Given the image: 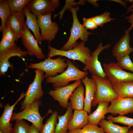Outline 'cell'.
I'll return each instance as SVG.
<instances>
[{
    "mask_svg": "<svg viewBox=\"0 0 133 133\" xmlns=\"http://www.w3.org/2000/svg\"><path fill=\"white\" fill-rule=\"evenodd\" d=\"M49 51L48 57L51 58L56 56H65L74 60L79 61L85 64L87 58L90 56V49L85 46V42L82 41L73 49L67 50H58L48 45Z\"/></svg>",
    "mask_w": 133,
    "mask_h": 133,
    "instance_id": "obj_6",
    "label": "cell"
},
{
    "mask_svg": "<svg viewBox=\"0 0 133 133\" xmlns=\"http://www.w3.org/2000/svg\"><path fill=\"white\" fill-rule=\"evenodd\" d=\"M110 15V12L106 11L101 14L93 17L90 18L98 26L102 27L105 24L115 20V18L111 17Z\"/></svg>",
    "mask_w": 133,
    "mask_h": 133,
    "instance_id": "obj_32",
    "label": "cell"
},
{
    "mask_svg": "<svg viewBox=\"0 0 133 133\" xmlns=\"http://www.w3.org/2000/svg\"><path fill=\"white\" fill-rule=\"evenodd\" d=\"M15 44V43H12L9 42L3 37L2 36L0 42V51L6 49L13 46Z\"/></svg>",
    "mask_w": 133,
    "mask_h": 133,
    "instance_id": "obj_38",
    "label": "cell"
},
{
    "mask_svg": "<svg viewBox=\"0 0 133 133\" xmlns=\"http://www.w3.org/2000/svg\"><path fill=\"white\" fill-rule=\"evenodd\" d=\"M129 32L128 29L126 30L123 36L113 46V55L116 58L129 55L133 52V48L130 44L131 36Z\"/></svg>",
    "mask_w": 133,
    "mask_h": 133,
    "instance_id": "obj_17",
    "label": "cell"
},
{
    "mask_svg": "<svg viewBox=\"0 0 133 133\" xmlns=\"http://www.w3.org/2000/svg\"><path fill=\"white\" fill-rule=\"evenodd\" d=\"M73 109L70 102L68 103L67 110L62 116L58 115V122L56 125L55 133H67L68 124L73 115Z\"/></svg>",
    "mask_w": 133,
    "mask_h": 133,
    "instance_id": "obj_23",
    "label": "cell"
},
{
    "mask_svg": "<svg viewBox=\"0 0 133 133\" xmlns=\"http://www.w3.org/2000/svg\"><path fill=\"white\" fill-rule=\"evenodd\" d=\"M68 133H106L101 127L98 125L87 124L81 129L69 131Z\"/></svg>",
    "mask_w": 133,
    "mask_h": 133,
    "instance_id": "obj_29",
    "label": "cell"
},
{
    "mask_svg": "<svg viewBox=\"0 0 133 133\" xmlns=\"http://www.w3.org/2000/svg\"><path fill=\"white\" fill-rule=\"evenodd\" d=\"M105 74L113 84L120 82L133 81V73L123 70L117 63L103 64Z\"/></svg>",
    "mask_w": 133,
    "mask_h": 133,
    "instance_id": "obj_9",
    "label": "cell"
},
{
    "mask_svg": "<svg viewBox=\"0 0 133 133\" xmlns=\"http://www.w3.org/2000/svg\"><path fill=\"white\" fill-rule=\"evenodd\" d=\"M31 0H7L11 11L21 12L23 11Z\"/></svg>",
    "mask_w": 133,
    "mask_h": 133,
    "instance_id": "obj_31",
    "label": "cell"
},
{
    "mask_svg": "<svg viewBox=\"0 0 133 133\" xmlns=\"http://www.w3.org/2000/svg\"><path fill=\"white\" fill-rule=\"evenodd\" d=\"M2 36L9 42L15 43L20 37L10 27H5L2 31Z\"/></svg>",
    "mask_w": 133,
    "mask_h": 133,
    "instance_id": "obj_35",
    "label": "cell"
},
{
    "mask_svg": "<svg viewBox=\"0 0 133 133\" xmlns=\"http://www.w3.org/2000/svg\"><path fill=\"white\" fill-rule=\"evenodd\" d=\"M58 116L57 111H55L52 112L45 124L43 125L40 133H55L57 123Z\"/></svg>",
    "mask_w": 133,
    "mask_h": 133,
    "instance_id": "obj_27",
    "label": "cell"
},
{
    "mask_svg": "<svg viewBox=\"0 0 133 133\" xmlns=\"http://www.w3.org/2000/svg\"><path fill=\"white\" fill-rule=\"evenodd\" d=\"M128 133H133V130L131 129L129 130Z\"/></svg>",
    "mask_w": 133,
    "mask_h": 133,
    "instance_id": "obj_44",
    "label": "cell"
},
{
    "mask_svg": "<svg viewBox=\"0 0 133 133\" xmlns=\"http://www.w3.org/2000/svg\"><path fill=\"white\" fill-rule=\"evenodd\" d=\"M85 91L84 87L81 83L73 92L69 98L73 109L83 110Z\"/></svg>",
    "mask_w": 133,
    "mask_h": 133,
    "instance_id": "obj_22",
    "label": "cell"
},
{
    "mask_svg": "<svg viewBox=\"0 0 133 133\" xmlns=\"http://www.w3.org/2000/svg\"><path fill=\"white\" fill-rule=\"evenodd\" d=\"M110 102L111 104L108 107L107 114L110 113L114 116L118 114L120 116L133 114V98L119 97Z\"/></svg>",
    "mask_w": 133,
    "mask_h": 133,
    "instance_id": "obj_15",
    "label": "cell"
},
{
    "mask_svg": "<svg viewBox=\"0 0 133 133\" xmlns=\"http://www.w3.org/2000/svg\"><path fill=\"white\" fill-rule=\"evenodd\" d=\"M60 4L58 0H31L26 6L31 13L37 16L54 12Z\"/></svg>",
    "mask_w": 133,
    "mask_h": 133,
    "instance_id": "obj_11",
    "label": "cell"
},
{
    "mask_svg": "<svg viewBox=\"0 0 133 133\" xmlns=\"http://www.w3.org/2000/svg\"><path fill=\"white\" fill-rule=\"evenodd\" d=\"M60 56L57 58L53 59L48 57L42 61L35 63H30L28 66L29 68L36 69L42 70L45 73V78L49 77H54L58 73L64 72L67 67L66 59L62 58Z\"/></svg>",
    "mask_w": 133,
    "mask_h": 133,
    "instance_id": "obj_5",
    "label": "cell"
},
{
    "mask_svg": "<svg viewBox=\"0 0 133 133\" xmlns=\"http://www.w3.org/2000/svg\"><path fill=\"white\" fill-rule=\"evenodd\" d=\"M23 10L26 18L25 24L28 29H30L33 32L38 43L40 44L42 40L39 32L40 28L37 16L31 13L26 6L24 8Z\"/></svg>",
    "mask_w": 133,
    "mask_h": 133,
    "instance_id": "obj_21",
    "label": "cell"
},
{
    "mask_svg": "<svg viewBox=\"0 0 133 133\" xmlns=\"http://www.w3.org/2000/svg\"><path fill=\"white\" fill-rule=\"evenodd\" d=\"M109 102L102 101L98 104L96 110L88 115V124L98 125L101 119H104Z\"/></svg>",
    "mask_w": 133,
    "mask_h": 133,
    "instance_id": "obj_24",
    "label": "cell"
},
{
    "mask_svg": "<svg viewBox=\"0 0 133 133\" xmlns=\"http://www.w3.org/2000/svg\"><path fill=\"white\" fill-rule=\"evenodd\" d=\"M66 62L67 67L64 72L54 77L46 78V83L52 84L54 89L67 85L72 81H82L88 75L87 71L80 70L69 60L67 59Z\"/></svg>",
    "mask_w": 133,
    "mask_h": 133,
    "instance_id": "obj_1",
    "label": "cell"
},
{
    "mask_svg": "<svg viewBox=\"0 0 133 133\" xmlns=\"http://www.w3.org/2000/svg\"><path fill=\"white\" fill-rule=\"evenodd\" d=\"M89 2L93 4L94 7H98L99 4L97 2L98 1L97 0H87Z\"/></svg>",
    "mask_w": 133,
    "mask_h": 133,
    "instance_id": "obj_43",
    "label": "cell"
},
{
    "mask_svg": "<svg viewBox=\"0 0 133 133\" xmlns=\"http://www.w3.org/2000/svg\"><path fill=\"white\" fill-rule=\"evenodd\" d=\"M28 53L22 50L15 43L13 46L4 50L0 51V76L4 75L9 68L12 70L14 69L13 64L9 61L12 57L17 56L22 58Z\"/></svg>",
    "mask_w": 133,
    "mask_h": 133,
    "instance_id": "obj_12",
    "label": "cell"
},
{
    "mask_svg": "<svg viewBox=\"0 0 133 133\" xmlns=\"http://www.w3.org/2000/svg\"><path fill=\"white\" fill-rule=\"evenodd\" d=\"M79 10L78 6L72 7L70 11L72 14L73 22L70 31V34L67 42L61 48L63 50H67L73 49L78 44L77 41L80 39L84 42L87 41L88 36L93 34L88 32L79 22L77 17V12Z\"/></svg>",
    "mask_w": 133,
    "mask_h": 133,
    "instance_id": "obj_2",
    "label": "cell"
},
{
    "mask_svg": "<svg viewBox=\"0 0 133 133\" xmlns=\"http://www.w3.org/2000/svg\"><path fill=\"white\" fill-rule=\"evenodd\" d=\"M75 0H66L65 5L62 10L57 14H55L53 16V18H55L57 16L60 15L59 19H61L62 18L63 14L65 11L67 9L70 10L72 7H75L77 4L84 5L85 2V0H80L78 2H75Z\"/></svg>",
    "mask_w": 133,
    "mask_h": 133,
    "instance_id": "obj_36",
    "label": "cell"
},
{
    "mask_svg": "<svg viewBox=\"0 0 133 133\" xmlns=\"http://www.w3.org/2000/svg\"><path fill=\"white\" fill-rule=\"evenodd\" d=\"M15 121L11 133H29L30 126L23 120Z\"/></svg>",
    "mask_w": 133,
    "mask_h": 133,
    "instance_id": "obj_30",
    "label": "cell"
},
{
    "mask_svg": "<svg viewBox=\"0 0 133 133\" xmlns=\"http://www.w3.org/2000/svg\"><path fill=\"white\" fill-rule=\"evenodd\" d=\"M126 2H129L131 3V5L127 9L126 14L133 11V0H125Z\"/></svg>",
    "mask_w": 133,
    "mask_h": 133,
    "instance_id": "obj_41",
    "label": "cell"
},
{
    "mask_svg": "<svg viewBox=\"0 0 133 133\" xmlns=\"http://www.w3.org/2000/svg\"><path fill=\"white\" fill-rule=\"evenodd\" d=\"M116 59L117 63L122 68L130 71L133 72V63L129 55Z\"/></svg>",
    "mask_w": 133,
    "mask_h": 133,
    "instance_id": "obj_34",
    "label": "cell"
},
{
    "mask_svg": "<svg viewBox=\"0 0 133 133\" xmlns=\"http://www.w3.org/2000/svg\"><path fill=\"white\" fill-rule=\"evenodd\" d=\"M52 13L46 15L37 16V19L41 30V36L42 41L53 40L59 30L57 23L51 20Z\"/></svg>",
    "mask_w": 133,
    "mask_h": 133,
    "instance_id": "obj_10",
    "label": "cell"
},
{
    "mask_svg": "<svg viewBox=\"0 0 133 133\" xmlns=\"http://www.w3.org/2000/svg\"><path fill=\"white\" fill-rule=\"evenodd\" d=\"M25 97L23 92L20 96L12 105L7 103L4 106L3 112L0 118V131L3 133H11L12 130L13 124L10 122L13 114V111L18 102Z\"/></svg>",
    "mask_w": 133,
    "mask_h": 133,
    "instance_id": "obj_16",
    "label": "cell"
},
{
    "mask_svg": "<svg viewBox=\"0 0 133 133\" xmlns=\"http://www.w3.org/2000/svg\"><path fill=\"white\" fill-rule=\"evenodd\" d=\"M11 11L6 0H0V17L1 24L0 31H2L5 27L7 19L10 14Z\"/></svg>",
    "mask_w": 133,
    "mask_h": 133,
    "instance_id": "obj_28",
    "label": "cell"
},
{
    "mask_svg": "<svg viewBox=\"0 0 133 133\" xmlns=\"http://www.w3.org/2000/svg\"><path fill=\"white\" fill-rule=\"evenodd\" d=\"M111 46L110 44H107L103 46L102 43H100L97 48L86 59L83 70L86 71H88L92 75L103 79H107V77L100 62L99 61L98 56L101 51L109 48Z\"/></svg>",
    "mask_w": 133,
    "mask_h": 133,
    "instance_id": "obj_8",
    "label": "cell"
},
{
    "mask_svg": "<svg viewBox=\"0 0 133 133\" xmlns=\"http://www.w3.org/2000/svg\"><path fill=\"white\" fill-rule=\"evenodd\" d=\"M98 124L103 129L106 133H128L131 128L129 126H120L104 119H101Z\"/></svg>",
    "mask_w": 133,
    "mask_h": 133,
    "instance_id": "obj_26",
    "label": "cell"
},
{
    "mask_svg": "<svg viewBox=\"0 0 133 133\" xmlns=\"http://www.w3.org/2000/svg\"><path fill=\"white\" fill-rule=\"evenodd\" d=\"M82 82L85 87V97L83 110L90 114L91 112L92 102L93 100L96 89V85L92 78L86 77L83 79Z\"/></svg>",
    "mask_w": 133,
    "mask_h": 133,
    "instance_id": "obj_19",
    "label": "cell"
},
{
    "mask_svg": "<svg viewBox=\"0 0 133 133\" xmlns=\"http://www.w3.org/2000/svg\"><path fill=\"white\" fill-rule=\"evenodd\" d=\"M29 133H40L37 129L33 124L30 126Z\"/></svg>",
    "mask_w": 133,
    "mask_h": 133,
    "instance_id": "obj_40",
    "label": "cell"
},
{
    "mask_svg": "<svg viewBox=\"0 0 133 133\" xmlns=\"http://www.w3.org/2000/svg\"><path fill=\"white\" fill-rule=\"evenodd\" d=\"M0 133H3L2 132L0 131Z\"/></svg>",
    "mask_w": 133,
    "mask_h": 133,
    "instance_id": "obj_45",
    "label": "cell"
},
{
    "mask_svg": "<svg viewBox=\"0 0 133 133\" xmlns=\"http://www.w3.org/2000/svg\"><path fill=\"white\" fill-rule=\"evenodd\" d=\"M41 104V100H37L21 112L13 113L11 121L17 119L27 120L32 122L40 133L44 125L43 122L44 118L48 114L52 112L51 110H49L47 114L42 117L39 110V107Z\"/></svg>",
    "mask_w": 133,
    "mask_h": 133,
    "instance_id": "obj_3",
    "label": "cell"
},
{
    "mask_svg": "<svg viewBox=\"0 0 133 133\" xmlns=\"http://www.w3.org/2000/svg\"><path fill=\"white\" fill-rule=\"evenodd\" d=\"M131 12L132 13L130 15L125 17V19L127 20L131 24L130 27L127 29L130 32L133 28V11Z\"/></svg>",
    "mask_w": 133,
    "mask_h": 133,
    "instance_id": "obj_39",
    "label": "cell"
},
{
    "mask_svg": "<svg viewBox=\"0 0 133 133\" xmlns=\"http://www.w3.org/2000/svg\"><path fill=\"white\" fill-rule=\"evenodd\" d=\"M88 113L84 110H74L69 123V131L81 129L88 124Z\"/></svg>",
    "mask_w": 133,
    "mask_h": 133,
    "instance_id": "obj_20",
    "label": "cell"
},
{
    "mask_svg": "<svg viewBox=\"0 0 133 133\" xmlns=\"http://www.w3.org/2000/svg\"><path fill=\"white\" fill-rule=\"evenodd\" d=\"M113 85L114 90L119 97L133 98V81L120 82Z\"/></svg>",
    "mask_w": 133,
    "mask_h": 133,
    "instance_id": "obj_25",
    "label": "cell"
},
{
    "mask_svg": "<svg viewBox=\"0 0 133 133\" xmlns=\"http://www.w3.org/2000/svg\"><path fill=\"white\" fill-rule=\"evenodd\" d=\"M83 25L87 30H94L97 28L98 26L90 18H87L83 17Z\"/></svg>",
    "mask_w": 133,
    "mask_h": 133,
    "instance_id": "obj_37",
    "label": "cell"
},
{
    "mask_svg": "<svg viewBox=\"0 0 133 133\" xmlns=\"http://www.w3.org/2000/svg\"><path fill=\"white\" fill-rule=\"evenodd\" d=\"M21 38L22 43L26 49L28 54L30 56H34L40 60L45 57L42 49L38 45L37 40L25 24Z\"/></svg>",
    "mask_w": 133,
    "mask_h": 133,
    "instance_id": "obj_13",
    "label": "cell"
},
{
    "mask_svg": "<svg viewBox=\"0 0 133 133\" xmlns=\"http://www.w3.org/2000/svg\"></svg>",
    "mask_w": 133,
    "mask_h": 133,
    "instance_id": "obj_46",
    "label": "cell"
},
{
    "mask_svg": "<svg viewBox=\"0 0 133 133\" xmlns=\"http://www.w3.org/2000/svg\"><path fill=\"white\" fill-rule=\"evenodd\" d=\"M91 78L95 81L96 85V89L91 106H95L101 102H110L119 97L114 90L112 83L108 79L93 75Z\"/></svg>",
    "mask_w": 133,
    "mask_h": 133,
    "instance_id": "obj_4",
    "label": "cell"
},
{
    "mask_svg": "<svg viewBox=\"0 0 133 133\" xmlns=\"http://www.w3.org/2000/svg\"><path fill=\"white\" fill-rule=\"evenodd\" d=\"M81 81H76L67 85L54 88L49 92V95L55 100L58 101L60 105L67 108L68 100L73 91L81 83Z\"/></svg>",
    "mask_w": 133,
    "mask_h": 133,
    "instance_id": "obj_14",
    "label": "cell"
},
{
    "mask_svg": "<svg viewBox=\"0 0 133 133\" xmlns=\"http://www.w3.org/2000/svg\"><path fill=\"white\" fill-rule=\"evenodd\" d=\"M110 0L119 3L125 8H126L127 5L126 2L125 1H123L121 0Z\"/></svg>",
    "mask_w": 133,
    "mask_h": 133,
    "instance_id": "obj_42",
    "label": "cell"
},
{
    "mask_svg": "<svg viewBox=\"0 0 133 133\" xmlns=\"http://www.w3.org/2000/svg\"><path fill=\"white\" fill-rule=\"evenodd\" d=\"M25 17L23 10L21 12L11 11L7 19L5 27H10L21 38L25 24Z\"/></svg>",
    "mask_w": 133,
    "mask_h": 133,
    "instance_id": "obj_18",
    "label": "cell"
},
{
    "mask_svg": "<svg viewBox=\"0 0 133 133\" xmlns=\"http://www.w3.org/2000/svg\"><path fill=\"white\" fill-rule=\"evenodd\" d=\"M34 78L24 93L25 98L20 103V110H22L35 100H40L44 92L42 87V83L45 77L44 72L40 70L35 71Z\"/></svg>",
    "mask_w": 133,
    "mask_h": 133,
    "instance_id": "obj_7",
    "label": "cell"
},
{
    "mask_svg": "<svg viewBox=\"0 0 133 133\" xmlns=\"http://www.w3.org/2000/svg\"><path fill=\"white\" fill-rule=\"evenodd\" d=\"M106 119L113 123H120L131 127L133 126V118L124 116H119L117 117H114L110 115L107 117Z\"/></svg>",
    "mask_w": 133,
    "mask_h": 133,
    "instance_id": "obj_33",
    "label": "cell"
}]
</instances>
